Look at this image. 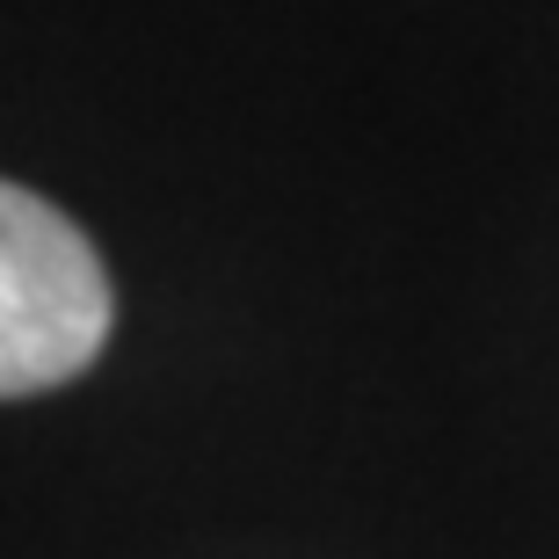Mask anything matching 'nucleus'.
Wrapping results in <instances>:
<instances>
[{
    "label": "nucleus",
    "instance_id": "obj_1",
    "mask_svg": "<svg viewBox=\"0 0 559 559\" xmlns=\"http://www.w3.org/2000/svg\"><path fill=\"white\" fill-rule=\"evenodd\" d=\"M109 270L59 204L0 182V400L81 378L109 342Z\"/></svg>",
    "mask_w": 559,
    "mask_h": 559
}]
</instances>
